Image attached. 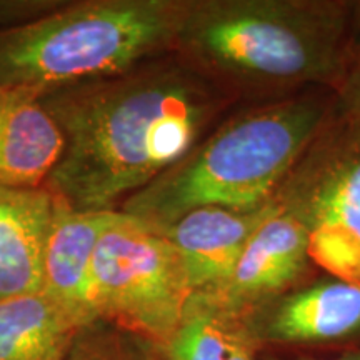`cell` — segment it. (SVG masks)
<instances>
[{
    "mask_svg": "<svg viewBox=\"0 0 360 360\" xmlns=\"http://www.w3.org/2000/svg\"><path fill=\"white\" fill-rule=\"evenodd\" d=\"M40 98L65 139L45 188L75 210H119L179 164L237 102L175 52Z\"/></svg>",
    "mask_w": 360,
    "mask_h": 360,
    "instance_id": "cell-1",
    "label": "cell"
},
{
    "mask_svg": "<svg viewBox=\"0 0 360 360\" xmlns=\"http://www.w3.org/2000/svg\"><path fill=\"white\" fill-rule=\"evenodd\" d=\"M357 2L188 0L175 53L240 97L337 92L357 53Z\"/></svg>",
    "mask_w": 360,
    "mask_h": 360,
    "instance_id": "cell-2",
    "label": "cell"
},
{
    "mask_svg": "<svg viewBox=\"0 0 360 360\" xmlns=\"http://www.w3.org/2000/svg\"><path fill=\"white\" fill-rule=\"evenodd\" d=\"M335 94L304 90L232 112L172 169L119 210L164 232L200 207L255 209L278 187L334 114Z\"/></svg>",
    "mask_w": 360,
    "mask_h": 360,
    "instance_id": "cell-3",
    "label": "cell"
},
{
    "mask_svg": "<svg viewBox=\"0 0 360 360\" xmlns=\"http://www.w3.org/2000/svg\"><path fill=\"white\" fill-rule=\"evenodd\" d=\"M187 11L188 0H84L0 27V89L42 94L174 53Z\"/></svg>",
    "mask_w": 360,
    "mask_h": 360,
    "instance_id": "cell-4",
    "label": "cell"
},
{
    "mask_svg": "<svg viewBox=\"0 0 360 360\" xmlns=\"http://www.w3.org/2000/svg\"><path fill=\"white\" fill-rule=\"evenodd\" d=\"M274 202L304 227L310 262L360 285V117L337 103Z\"/></svg>",
    "mask_w": 360,
    "mask_h": 360,
    "instance_id": "cell-5",
    "label": "cell"
},
{
    "mask_svg": "<svg viewBox=\"0 0 360 360\" xmlns=\"http://www.w3.org/2000/svg\"><path fill=\"white\" fill-rule=\"evenodd\" d=\"M90 287L97 321L157 347L172 335L192 295L169 238L122 210L98 240Z\"/></svg>",
    "mask_w": 360,
    "mask_h": 360,
    "instance_id": "cell-6",
    "label": "cell"
},
{
    "mask_svg": "<svg viewBox=\"0 0 360 360\" xmlns=\"http://www.w3.org/2000/svg\"><path fill=\"white\" fill-rule=\"evenodd\" d=\"M240 314L254 344L344 340L360 332V285L327 277Z\"/></svg>",
    "mask_w": 360,
    "mask_h": 360,
    "instance_id": "cell-7",
    "label": "cell"
},
{
    "mask_svg": "<svg viewBox=\"0 0 360 360\" xmlns=\"http://www.w3.org/2000/svg\"><path fill=\"white\" fill-rule=\"evenodd\" d=\"M310 264L304 227L274 202V209L247 240L227 281L205 294L237 312H247L290 290Z\"/></svg>",
    "mask_w": 360,
    "mask_h": 360,
    "instance_id": "cell-8",
    "label": "cell"
},
{
    "mask_svg": "<svg viewBox=\"0 0 360 360\" xmlns=\"http://www.w3.org/2000/svg\"><path fill=\"white\" fill-rule=\"evenodd\" d=\"M117 214L119 210H75L53 195V219L45 247L42 292L67 310L80 326L97 321L90 287L92 260L98 240L114 224Z\"/></svg>",
    "mask_w": 360,
    "mask_h": 360,
    "instance_id": "cell-9",
    "label": "cell"
},
{
    "mask_svg": "<svg viewBox=\"0 0 360 360\" xmlns=\"http://www.w3.org/2000/svg\"><path fill=\"white\" fill-rule=\"evenodd\" d=\"M272 209L274 200L255 209L200 207L160 232L177 250L192 294L212 292L227 281L247 240Z\"/></svg>",
    "mask_w": 360,
    "mask_h": 360,
    "instance_id": "cell-10",
    "label": "cell"
},
{
    "mask_svg": "<svg viewBox=\"0 0 360 360\" xmlns=\"http://www.w3.org/2000/svg\"><path fill=\"white\" fill-rule=\"evenodd\" d=\"M64 148V132L40 92L12 90L0 114V186L45 187Z\"/></svg>",
    "mask_w": 360,
    "mask_h": 360,
    "instance_id": "cell-11",
    "label": "cell"
},
{
    "mask_svg": "<svg viewBox=\"0 0 360 360\" xmlns=\"http://www.w3.org/2000/svg\"><path fill=\"white\" fill-rule=\"evenodd\" d=\"M52 219L49 188L0 186V300L42 290Z\"/></svg>",
    "mask_w": 360,
    "mask_h": 360,
    "instance_id": "cell-12",
    "label": "cell"
},
{
    "mask_svg": "<svg viewBox=\"0 0 360 360\" xmlns=\"http://www.w3.org/2000/svg\"><path fill=\"white\" fill-rule=\"evenodd\" d=\"M80 327L42 290L2 299L0 360H65Z\"/></svg>",
    "mask_w": 360,
    "mask_h": 360,
    "instance_id": "cell-13",
    "label": "cell"
},
{
    "mask_svg": "<svg viewBox=\"0 0 360 360\" xmlns=\"http://www.w3.org/2000/svg\"><path fill=\"white\" fill-rule=\"evenodd\" d=\"M242 314L205 292H193L159 352L162 360H255Z\"/></svg>",
    "mask_w": 360,
    "mask_h": 360,
    "instance_id": "cell-14",
    "label": "cell"
},
{
    "mask_svg": "<svg viewBox=\"0 0 360 360\" xmlns=\"http://www.w3.org/2000/svg\"><path fill=\"white\" fill-rule=\"evenodd\" d=\"M65 360H162L159 347L105 321L80 327Z\"/></svg>",
    "mask_w": 360,
    "mask_h": 360,
    "instance_id": "cell-15",
    "label": "cell"
},
{
    "mask_svg": "<svg viewBox=\"0 0 360 360\" xmlns=\"http://www.w3.org/2000/svg\"><path fill=\"white\" fill-rule=\"evenodd\" d=\"M357 34L360 40V2H357ZM335 98L340 109L360 117V47L355 53L344 82L337 89Z\"/></svg>",
    "mask_w": 360,
    "mask_h": 360,
    "instance_id": "cell-16",
    "label": "cell"
},
{
    "mask_svg": "<svg viewBox=\"0 0 360 360\" xmlns=\"http://www.w3.org/2000/svg\"><path fill=\"white\" fill-rule=\"evenodd\" d=\"M264 360H360V352L359 354H345L340 355V357L334 359H281V357H269Z\"/></svg>",
    "mask_w": 360,
    "mask_h": 360,
    "instance_id": "cell-17",
    "label": "cell"
},
{
    "mask_svg": "<svg viewBox=\"0 0 360 360\" xmlns=\"http://www.w3.org/2000/svg\"><path fill=\"white\" fill-rule=\"evenodd\" d=\"M12 90H6V89H0V114H2L4 109H6L8 98H11Z\"/></svg>",
    "mask_w": 360,
    "mask_h": 360,
    "instance_id": "cell-18",
    "label": "cell"
}]
</instances>
